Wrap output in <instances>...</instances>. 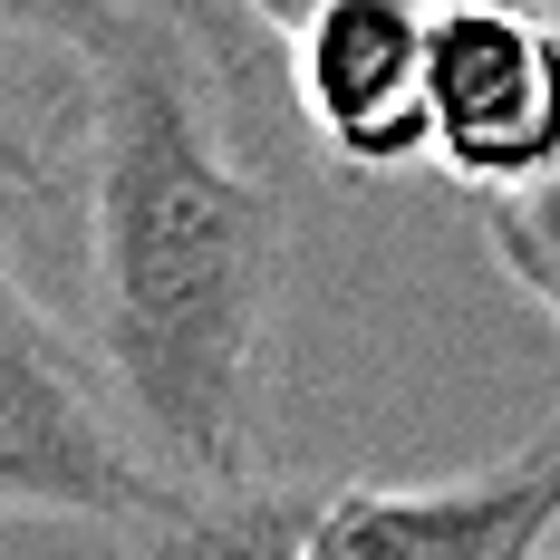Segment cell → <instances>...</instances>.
<instances>
[{"instance_id": "7", "label": "cell", "mask_w": 560, "mask_h": 560, "mask_svg": "<svg viewBox=\"0 0 560 560\" xmlns=\"http://www.w3.org/2000/svg\"><path fill=\"white\" fill-rule=\"evenodd\" d=\"M68 165H88V78H39L0 49V213L49 203Z\"/></svg>"}, {"instance_id": "6", "label": "cell", "mask_w": 560, "mask_h": 560, "mask_svg": "<svg viewBox=\"0 0 560 560\" xmlns=\"http://www.w3.org/2000/svg\"><path fill=\"white\" fill-rule=\"evenodd\" d=\"M329 493H300V483H174L145 522L116 532V560H310Z\"/></svg>"}, {"instance_id": "2", "label": "cell", "mask_w": 560, "mask_h": 560, "mask_svg": "<svg viewBox=\"0 0 560 560\" xmlns=\"http://www.w3.org/2000/svg\"><path fill=\"white\" fill-rule=\"evenodd\" d=\"M174 493L155 445L136 435L107 358H88L30 300L0 242V522H145Z\"/></svg>"}, {"instance_id": "4", "label": "cell", "mask_w": 560, "mask_h": 560, "mask_svg": "<svg viewBox=\"0 0 560 560\" xmlns=\"http://www.w3.org/2000/svg\"><path fill=\"white\" fill-rule=\"evenodd\" d=\"M435 174L503 203L560 174V20L532 0H464L435 30Z\"/></svg>"}, {"instance_id": "5", "label": "cell", "mask_w": 560, "mask_h": 560, "mask_svg": "<svg viewBox=\"0 0 560 560\" xmlns=\"http://www.w3.org/2000/svg\"><path fill=\"white\" fill-rule=\"evenodd\" d=\"M560 532V416L532 445L445 483H348L319 503L310 560H532Z\"/></svg>"}, {"instance_id": "9", "label": "cell", "mask_w": 560, "mask_h": 560, "mask_svg": "<svg viewBox=\"0 0 560 560\" xmlns=\"http://www.w3.org/2000/svg\"><path fill=\"white\" fill-rule=\"evenodd\" d=\"M126 10H145V0H0V49H68V58H88Z\"/></svg>"}, {"instance_id": "10", "label": "cell", "mask_w": 560, "mask_h": 560, "mask_svg": "<svg viewBox=\"0 0 560 560\" xmlns=\"http://www.w3.org/2000/svg\"><path fill=\"white\" fill-rule=\"evenodd\" d=\"M532 10H551V20H560V0H532Z\"/></svg>"}, {"instance_id": "1", "label": "cell", "mask_w": 560, "mask_h": 560, "mask_svg": "<svg viewBox=\"0 0 560 560\" xmlns=\"http://www.w3.org/2000/svg\"><path fill=\"white\" fill-rule=\"evenodd\" d=\"M242 20L223 0L126 10L88 78V300L97 358L174 483H252L290 203L242 126Z\"/></svg>"}, {"instance_id": "11", "label": "cell", "mask_w": 560, "mask_h": 560, "mask_svg": "<svg viewBox=\"0 0 560 560\" xmlns=\"http://www.w3.org/2000/svg\"><path fill=\"white\" fill-rule=\"evenodd\" d=\"M223 10H232V0H223Z\"/></svg>"}, {"instance_id": "8", "label": "cell", "mask_w": 560, "mask_h": 560, "mask_svg": "<svg viewBox=\"0 0 560 560\" xmlns=\"http://www.w3.org/2000/svg\"><path fill=\"white\" fill-rule=\"evenodd\" d=\"M483 242H493L503 280L551 319V338H560V174H541L532 194H503V203L483 213Z\"/></svg>"}, {"instance_id": "3", "label": "cell", "mask_w": 560, "mask_h": 560, "mask_svg": "<svg viewBox=\"0 0 560 560\" xmlns=\"http://www.w3.org/2000/svg\"><path fill=\"white\" fill-rule=\"evenodd\" d=\"M464 0H232L290 78L310 155L338 174L435 165V30Z\"/></svg>"}]
</instances>
